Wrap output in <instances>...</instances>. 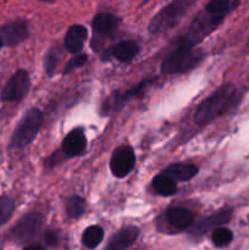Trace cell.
I'll use <instances>...</instances> for the list:
<instances>
[{
	"instance_id": "6da1fadb",
	"label": "cell",
	"mask_w": 249,
	"mask_h": 250,
	"mask_svg": "<svg viewBox=\"0 0 249 250\" xmlns=\"http://www.w3.org/2000/svg\"><path fill=\"white\" fill-rule=\"evenodd\" d=\"M243 98V93L232 83L221 85L210 97L203 100L197 109L194 120L198 125H207L217 117L236 109Z\"/></svg>"
},
{
	"instance_id": "7a4b0ae2",
	"label": "cell",
	"mask_w": 249,
	"mask_h": 250,
	"mask_svg": "<svg viewBox=\"0 0 249 250\" xmlns=\"http://www.w3.org/2000/svg\"><path fill=\"white\" fill-rule=\"evenodd\" d=\"M44 121V115L37 107L28 110L23 115L10 138V149H23L28 146L38 134Z\"/></svg>"
},
{
	"instance_id": "3957f363",
	"label": "cell",
	"mask_w": 249,
	"mask_h": 250,
	"mask_svg": "<svg viewBox=\"0 0 249 250\" xmlns=\"http://www.w3.org/2000/svg\"><path fill=\"white\" fill-rule=\"evenodd\" d=\"M203 59L202 51H197L192 45L178 44L177 48L166 56L161 65V72L165 75H178L192 70Z\"/></svg>"
},
{
	"instance_id": "277c9868",
	"label": "cell",
	"mask_w": 249,
	"mask_h": 250,
	"mask_svg": "<svg viewBox=\"0 0 249 250\" xmlns=\"http://www.w3.org/2000/svg\"><path fill=\"white\" fill-rule=\"evenodd\" d=\"M194 2L195 0H173L153 17L149 23V32L153 34L163 33L175 27Z\"/></svg>"
},
{
	"instance_id": "5b68a950",
	"label": "cell",
	"mask_w": 249,
	"mask_h": 250,
	"mask_svg": "<svg viewBox=\"0 0 249 250\" xmlns=\"http://www.w3.org/2000/svg\"><path fill=\"white\" fill-rule=\"evenodd\" d=\"M224 19V15L210 14L207 10L199 12L193 20L186 36L180 39V44H187V45L194 46L195 44L200 43L205 37L209 36L221 23Z\"/></svg>"
},
{
	"instance_id": "8992f818",
	"label": "cell",
	"mask_w": 249,
	"mask_h": 250,
	"mask_svg": "<svg viewBox=\"0 0 249 250\" xmlns=\"http://www.w3.org/2000/svg\"><path fill=\"white\" fill-rule=\"evenodd\" d=\"M31 88V80L26 70H19L9 78L2 88L1 100L5 103H21Z\"/></svg>"
},
{
	"instance_id": "52a82bcc",
	"label": "cell",
	"mask_w": 249,
	"mask_h": 250,
	"mask_svg": "<svg viewBox=\"0 0 249 250\" xmlns=\"http://www.w3.org/2000/svg\"><path fill=\"white\" fill-rule=\"evenodd\" d=\"M43 224V215L41 212L32 211L24 215L11 229L12 238L19 243L32 241L39 233Z\"/></svg>"
},
{
	"instance_id": "ba28073f",
	"label": "cell",
	"mask_w": 249,
	"mask_h": 250,
	"mask_svg": "<svg viewBox=\"0 0 249 250\" xmlns=\"http://www.w3.org/2000/svg\"><path fill=\"white\" fill-rule=\"evenodd\" d=\"M136 165V155L129 146H124L114 151L110 160V170L117 178H124L133 170Z\"/></svg>"
},
{
	"instance_id": "9c48e42d",
	"label": "cell",
	"mask_w": 249,
	"mask_h": 250,
	"mask_svg": "<svg viewBox=\"0 0 249 250\" xmlns=\"http://www.w3.org/2000/svg\"><path fill=\"white\" fill-rule=\"evenodd\" d=\"M28 37V27L24 21H12L0 26V38L4 44L10 46L17 45Z\"/></svg>"
},
{
	"instance_id": "30bf717a",
	"label": "cell",
	"mask_w": 249,
	"mask_h": 250,
	"mask_svg": "<svg viewBox=\"0 0 249 250\" xmlns=\"http://www.w3.org/2000/svg\"><path fill=\"white\" fill-rule=\"evenodd\" d=\"M232 219V210H221V211L216 212L214 215H210V216L203 219L197 226L193 229V236L194 237H200L207 234L208 232L215 229L216 227L222 226L225 224H228Z\"/></svg>"
},
{
	"instance_id": "8fae6325",
	"label": "cell",
	"mask_w": 249,
	"mask_h": 250,
	"mask_svg": "<svg viewBox=\"0 0 249 250\" xmlns=\"http://www.w3.org/2000/svg\"><path fill=\"white\" fill-rule=\"evenodd\" d=\"M87 148V138L82 128H76L65 137L61 150L67 156L82 155Z\"/></svg>"
},
{
	"instance_id": "7c38bea8",
	"label": "cell",
	"mask_w": 249,
	"mask_h": 250,
	"mask_svg": "<svg viewBox=\"0 0 249 250\" xmlns=\"http://www.w3.org/2000/svg\"><path fill=\"white\" fill-rule=\"evenodd\" d=\"M139 236V229L134 226L124 227L111 237L107 243V250H124L129 248Z\"/></svg>"
},
{
	"instance_id": "4fadbf2b",
	"label": "cell",
	"mask_w": 249,
	"mask_h": 250,
	"mask_svg": "<svg viewBox=\"0 0 249 250\" xmlns=\"http://www.w3.org/2000/svg\"><path fill=\"white\" fill-rule=\"evenodd\" d=\"M87 34L88 32L85 27L81 26V24L71 26L63 38V45H65L66 50L72 54L80 53L83 49L85 39H87Z\"/></svg>"
},
{
	"instance_id": "5bb4252c",
	"label": "cell",
	"mask_w": 249,
	"mask_h": 250,
	"mask_svg": "<svg viewBox=\"0 0 249 250\" xmlns=\"http://www.w3.org/2000/svg\"><path fill=\"white\" fill-rule=\"evenodd\" d=\"M166 219L172 225L173 227L178 229H186L192 226L194 221V215L187 209L183 208H168L166 211Z\"/></svg>"
},
{
	"instance_id": "9a60e30c",
	"label": "cell",
	"mask_w": 249,
	"mask_h": 250,
	"mask_svg": "<svg viewBox=\"0 0 249 250\" xmlns=\"http://www.w3.org/2000/svg\"><path fill=\"white\" fill-rule=\"evenodd\" d=\"M121 22V19L114 14H109V12H103V14H98L97 16L93 19V28L97 33L99 34H109L114 29L117 28V26Z\"/></svg>"
},
{
	"instance_id": "2e32d148",
	"label": "cell",
	"mask_w": 249,
	"mask_h": 250,
	"mask_svg": "<svg viewBox=\"0 0 249 250\" xmlns=\"http://www.w3.org/2000/svg\"><path fill=\"white\" fill-rule=\"evenodd\" d=\"M164 173L175 181H189L198 173V167L193 164H173L164 170Z\"/></svg>"
},
{
	"instance_id": "e0dca14e",
	"label": "cell",
	"mask_w": 249,
	"mask_h": 250,
	"mask_svg": "<svg viewBox=\"0 0 249 250\" xmlns=\"http://www.w3.org/2000/svg\"><path fill=\"white\" fill-rule=\"evenodd\" d=\"M112 56L122 62L131 61L138 55L139 45L134 41H122L111 49Z\"/></svg>"
},
{
	"instance_id": "ac0fdd59",
	"label": "cell",
	"mask_w": 249,
	"mask_h": 250,
	"mask_svg": "<svg viewBox=\"0 0 249 250\" xmlns=\"http://www.w3.org/2000/svg\"><path fill=\"white\" fill-rule=\"evenodd\" d=\"M153 187L158 194L164 195V197H170L177 192L176 181L164 172L161 175L155 176V178L153 180Z\"/></svg>"
},
{
	"instance_id": "d6986e66",
	"label": "cell",
	"mask_w": 249,
	"mask_h": 250,
	"mask_svg": "<svg viewBox=\"0 0 249 250\" xmlns=\"http://www.w3.org/2000/svg\"><path fill=\"white\" fill-rule=\"evenodd\" d=\"M239 5V0H234L231 2V0H209L205 6V10L210 14L214 15H224L226 16L228 12L236 9Z\"/></svg>"
},
{
	"instance_id": "ffe728a7",
	"label": "cell",
	"mask_w": 249,
	"mask_h": 250,
	"mask_svg": "<svg viewBox=\"0 0 249 250\" xmlns=\"http://www.w3.org/2000/svg\"><path fill=\"white\" fill-rule=\"evenodd\" d=\"M104 238V231L100 226H90L84 229L82 236V242L87 248L94 249L99 246Z\"/></svg>"
},
{
	"instance_id": "44dd1931",
	"label": "cell",
	"mask_w": 249,
	"mask_h": 250,
	"mask_svg": "<svg viewBox=\"0 0 249 250\" xmlns=\"http://www.w3.org/2000/svg\"><path fill=\"white\" fill-rule=\"evenodd\" d=\"M85 200L78 195H73L66 203V214L71 219H80L85 212Z\"/></svg>"
},
{
	"instance_id": "7402d4cb",
	"label": "cell",
	"mask_w": 249,
	"mask_h": 250,
	"mask_svg": "<svg viewBox=\"0 0 249 250\" xmlns=\"http://www.w3.org/2000/svg\"><path fill=\"white\" fill-rule=\"evenodd\" d=\"M211 239L215 246L221 248V247H226L231 243L232 239H233V233L225 227H216L212 232Z\"/></svg>"
},
{
	"instance_id": "603a6c76",
	"label": "cell",
	"mask_w": 249,
	"mask_h": 250,
	"mask_svg": "<svg viewBox=\"0 0 249 250\" xmlns=\"http://www.w3.org/2000/svg\"><path fill=\"white\" fill-rule=\"evenodd\" d=\"M15 210V203L9 197H0V227L11 219Z\"/></svg>"
},
{
	"instance_id": "cb8c5ba5",
	"label": "cell",
	"mask_w": 249,
	"mask_h": 250,
	"mask_svg": "<svg viewBox=\"0 0 249 250\" xmlns=\"http://www.w3.org/2000/svg\"><path fill=\"white\" fill-rule=\"evenodd\" d=\"M146 84H148L146 82H142L141 84H138L136 88H133V89L127 90V92L122 93V94L116 95V99L114 98V102L110 103V104H106V106H111V109H115L117 105H124V103H127L129 99H132V98L136 97L138 93H141L142 89H143Z\"/></svg>"
},
{
	"instance_id": "d4e9b609",
	"label": "cell",
	"mask_w": 249,
	"mask_h": 250,
	"mask_svg": "<svg viewBox=\"0 0 249 250\" xmlns=\"http://www.w3.org/2000/svg\"><path fill=\"white\" fill-rule=\"evenodd\" d=\"M59 59H60V54L58 53L56 49H51L45 55V59H44V68H45V72L48 73V76L54 75L56 66H58Z\"/></svg>"
},
{
	"instance_id": "484cf974",
	"label": "cell",
	"mask_w": 249,
	"mask_h": 250,
	"mask_svg": "<svg viewBox=\"0 0 249 250\" xmlns=\"http://www.w3.org/2000/svg\"><path fill=\"white\" fill-rule=\"evenodd\" d=\"M87 60H88V56L85 55V54H80V55H76L75 58H72L70 61H68L67 65H66V67L63 68V75H67V73L75 71L76 68L82 67Z\"/></svg>"
},
{
	"instance_id": "4316f807",
	"label": "cell",
	"mask_w": 249,
	"mask_h": 250,
	"mask_svg": "<svg viewBox=\"0 0 249 250\" xmlns=\"http://www.w3.org/2000/svg\"><path fill=\"white\" fill-rule=\"evenodd\" d=\"M44 242L46 247H55L59 243V236L55 231H46L44 233Z\"/></svg>"
},
{
	"instance_id": "83f0119b",
	"label": "cell",
	"mask_w": 249,
	"mask_h": 250,
	"mask_svg": "<svg viewBox=\"0 0 249 250\" xmlns=\"http://www.w3.org/2000/svg\"><path fill=\"white\" fill-rule=\"evenodd\" d=\"M26 249L27 250H43L44 247L39 246V244H32V246H27Z\"/></svg>"
},
{
	"instance_id": "f1b7e54d",
	"label": "cell",
	"mask_w": 249,
	"mask_h": 250,
	"mask_svg": "<svg viewBox=\"0 0 249 250\" xmlns=\"http://www.w3.org/2000/svg\"><path fill=\"white\" fill-rule=\"evenodd\" d=\"M2 46H4V42H2V39L0 38V49H1Z\"/></svg>"
},
{
	"instance_id": "f546056e",
	"label": "cell",
	"mask_w": 249,
	"mask_h": 250,
	"mask_svg": "<svg viewBox=\"0 0 249 250\" xmlns=\"http://www.w3.org/2000/svg\"><path fill=\"white\" fill-rule=\"evenodd\" d=\"M41 1H45V2H53L54 0H41Z\"/></svg>"
},
{
	"instance_id": "4dcf8cb0",
	"label": "cell",
	"mask_w": 249,
	"mask_h": 250,
	"mask_svg": "<svg viewBox=\"0 0 249 250\" xmlns=\"http://www.w3.org/2000/svg\"><path fill=\"white\" fill-rule=\"evenodd\" d=\"M149 1V0H143V2H148Z\"/></svg>"
},
{
	"instance_id": "1f68e13d",
	"label": "cell",
	"mask_w": 249,
	"mask_h": 250,
	"mask_svg": "<svg viewBox=\"0 0 249 250\" xmlns=\"http://www.w3.org/2000/svg\"><path fill=\"white\" fill-rule=\"evenodd\" d=\"M248 45H249V42H248Z\"/></svg>"
}]
</instances>
